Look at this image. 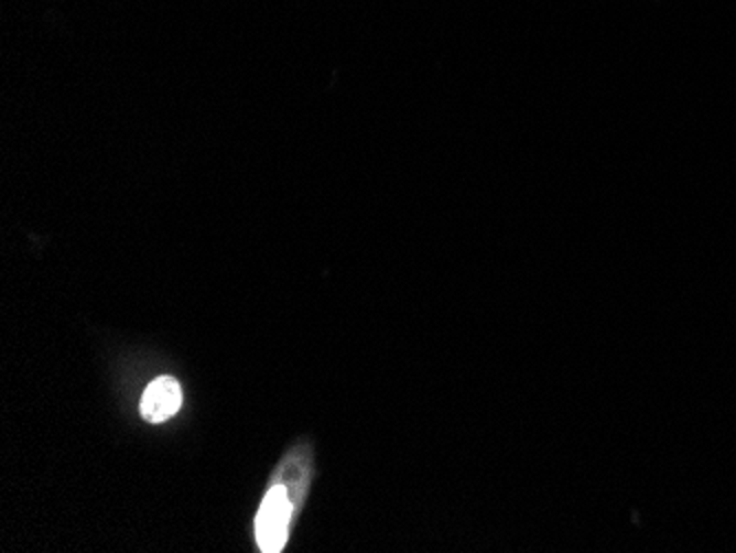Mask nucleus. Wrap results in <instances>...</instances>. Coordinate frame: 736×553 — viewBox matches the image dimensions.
<instances>
[{
	"label": "nucleus",
	"instance_id": "obj_1",
	"mask_svg": "<svg viewBox=\"0 0 736 553\" xmlns=\"http://www.w3.org/2000/svg\"><path fill=\"white\" fill-rule=\"evenodd\" d=\"M293 502L282 485H273L256 516V542L260 551L264 553H278L282 551L286 535H289V522H291Z\"/></svg>",
	"mask_w": 736,
	"mask_h": 553
},
{
	"label": "nucleus",
	"instance_id": "obj_2",
	"mask_svg": "<svg viewBox=\"0 0 736 553\" xmlns=\"http://www.w3.org/2000/svg\"><path fill=\"white\" fill-rule=\"evenodd\" d=\"M181 388L176 379L163 375L156 377L141 397V416L148 423H163L181 408Z\"/></svg>",
	"mask_w": 736,
	"mask_h": 553
}]
</instances>
